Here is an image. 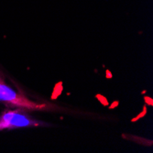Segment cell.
<instances>
[{"instance_id":"cell-2","label":"cell","mask_w":153,"mask_h":153,"mask_svg":"<svg viewBox=\"0 0 153 153\" xmlns=\"http://www.w3.org/2000/svg\"><path fill=\"white\" fill-rule=\"evenodd\" d=\"M35 115L22 108L3 107L0 111V132L52 127L51 123Z\"/></svg>"},{"instance_id":"cell-1","label":"cell","mask_w":153,"mask_h":153,"mask_svg":"<svg viewBox=\"0 0 153 153\" xmlns=\"http://www.w3.org/2000/svg\"><path fill=\"white\" fill-rule=\"evenodd\" d=\"M0 106L17 107L35 114L46 113L75 119L110 123L113 117L85 107L66 105L25 85L0 62Z\"/></svg>"}]
</instances>
